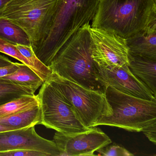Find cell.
Listing matches in <instances>:
<instances>
[{
    "mask_svg": "<svg viewBox=\"0 0 156 156\" xmlns=\"http://www.w3.org/2000/svg\"><path fill=\"white\" fill-rule=\"evenodd\" d=\"M41 111L40 104L9 116L0 118V124L11 130L22 129L41 125Z\"/></svg>",
    "mask_w": 156,
    "mask_h": 156,
    "instance_id": "obj_14",
    "label": "cell"
},
{
    "mask_svg": "<svg viewBox=\"0 0 156 156\" xmlns=\"http://www.w3.org/2000/svg\"><path fill=\"white\" fill-rule=\"evenodd\" d=\"M8 130H11V129L9 128L8 127L6 126L0 124V132L8 131Z\"/></svg>",
    "mask_w": 156,
    "mask_h": 156,
    "instance_id": "obj_27",
    "label": "cell"
},
{
    "mask_svg": "<svg viewBox=\"0 0 156 156\" xmlns=\"http://www.w3.org/2000/svg\"><path fill=\"white\" fill-rule=\"evenodd\" d=\"M13 63L7 57L0 55V68L9 66L13 64Z\"/></svg>",
    "mask_w": 156,
    "mask_h": 156,
    "instance_id": "obj_25",
    "label": "cell"
},
{
    "mask_svg": "<svg viewBox=\"0 0 156 156\" xmlns=\"http://www.w3.org/2000/svg\"><path fill=\"white\" fill-rule=\"evenodd\" d=\"M39 104L37 95L22 97L0 106V118L14 115Z\"/></svg>",
    "mask_w": 156,
    "mask_h": 156,
    "instance_id": "obj_18",
    "label": "cell"
},
{
    "mask_svg": "<svg viewBox=\"0 0 156 156\" xmlns=\"http://www.w3.org/2000/svg\"><path fill=\"white\" fill-rule=\"evenodd\" d=\"M128 60L131 73L147 86L156 98V60L129 53Z\"/></svg>",
    "mask_w": 156,
    "mask_h": 156,
    "instance_id": "obj_13",
    "label": "cell"
},
{
    "mask_svg": "<svg viewBox=\"0 0 156 156\" xmlns=\"http://www.w3.org/2000/svg\"><path fill=\"white\" fill-rule=\"evenodd\" d=\"M99 0H57L50 32L40 48L34 52L49 67L67 41L84 25L92 21Z\"/></svg>",
    "mask_w": 156,
    "mask_h": 156,
    "instance_id": "obj_3",
    "label": "cell"
},
{
    "mask_svg": "<svg viewBox=\"0 0 156 156\" xmlns=\"http://www.w3.org/2000/svg\"><path fill=\"white\" fill-rule=\"evenodd\" d=\"M34 95L28 87L0 79V106L25 96Z\"/></svg>",
    "mask_w": 156,
    "mask_h": 156,
    "instance_id": "obj_17",
    "label": "cell"
},
{
    "mask_svg": "<svg viewBox=\"0 0 156 156\" xmlns=\"http://www.w3.org/2000/svg\"><path fill=\"white\" fill-rule=\"evenodd\" d=\"M98 156H133L134 154L129 152L124 147L117 144L108 145L98 150Z\"/></svg>",
    "mask_w": 156,
    "mask_h": 156,
    "instance_id": "obj_21",
    "label": "cell"
},
{
    "mask_svg": "<svg viewBox=\"0 0 156 156\" xmlns=\"http://www.w3.org/2000/svg\"><path fill=\"white\" fill-rule=\"evenodd\" d=\"M91 25L80 28L61 48L49 68L54 73L87 89L105 93L91 56Z\"/></svg>",
    "mask_w": 156,
    "mask_h": 156,
    "instance_id": "obj_1",
    "label": "cell"
},
{
    "mask_svg": "<svg viewBox=\"0 0 156 156\" xmlns=\"http://www.w3.org/2000/svg\"><path fill=\"white\" fill-rule=\"evenodd\" d=\"M10 0H0V18H1L2 12L7 3Z\"/></svg>",
    "mask_w": 156,
    "mask_h": 156,
    "instance_id": "obj_26",
    "label": "cell"
},
{
    "mask_svg": "<svg viewBox=\"0 0 156 156\" xmlns=\"http://www.w3.org/2000/svg\"><path fill=\"white\" fill-rule=\"evenodd\" d=\"M0 156H49L46 153L29 149H17L0 152Z\"/></svg>",
    "mask_w": 156,
    "mask_h": 156,
    "instance_id": "obj_22",
    "label": "cell"
},
{
    "mask_svg": "<svg viewBox=\"0 0 156 156\" xmlns=\"http://www.w3.org/2000/svg\"><path fill=\"white\" fill-rule=\"evenodd\" d=\"M16 47L21 54L32 64L36 73L44 82L47 81L51 75V70L49 67L43 63L36 56L31 46L16 44Z\"/></svg>",
    "mask_w": 156,
    "mask_h": 156,
    "instance_id": "obj_19",
    "label": "cell"
},
{
    "mask_svg": "<svg viewBox=\"0 0 156 156\" xmlns=\"http://www.w3.org/2000/svg\"><path fill=\"white\" fill-rule=\"evenodd\" d=\"M0 52L3 53L19 60L22 63L30 66L35 72L32 64L21 54L15 44L10 43L1 38H0Z\"/></svg>",
    "mask_w": 156,
    "mask_h": 156,
    "instance_id": "obj_20",
    "label": "cell"
},
{
    "mask_svg": "<svg viewBox=\"0 0 156 156\" xmlns=\"http://www.w3.org/2000/svg\"><path fill=\"white\" fill-rule=\"evenodd\" d=\"M0 79L10 83L26 87L35 91L44 83L43 79L30 66L19 63V68L12 73Z\"/></svg>",
    "mask_w": 156,
    "mask_h": 156,
    "instance_id": "obj_15",
    "label": "cell"
},
{
    "mask_svg": "<svg viewBox=\"0 0 156 156\" xmlns=\"http://www.w3.org/2000/svg\"><path fill=\"white\" fill-rule=\"evenodd\" d=\"M53 140L60 151V156H95L94 153L112 143L109 137L99 128L83 132H55Z\"/></svg>",
    "mask_w": 156,
    "mask_h": 156,
    "instance_id": "obj_9",
    "label": "cell"
},
{
    "mask_svg": "<svg viewBox=\"0 0 156 156\" xmlns=\"http://www.w3.org/2000/svg\"><path fill=\"white\" fill-rule=\"evenodd\" d=\"M96 67L99 80L106 87L110 85L129 95L147 100H156L147 86L131 73L129 65L105 68L96 64Z\"/></svg>",
    "mask_w": 156,
    "mask_h": 156,
    "instance_id": "obj_11",
    "label": "cell"
},
{
    "mask_svg": "<svg viewBox=\"0 0 156 156\" xmlns=\"http://www.w3.org/2000/svg\"><path fill=\"white\" fill-rule=\"evenodd\" d=\"M47 80L58 89L87 128L96 127L101 119L111 115L112 109L105 93L87 89L54 73Z\"/></svg>",
    "mask_w": 156,
    "mask_h": 156,
    "instance_id": "obj_6",
    "label": "cell"
},
{
    "mask_svg": "<svg viewBox=\"0 0 156 156\" xmlns=\"http://www.w3.org/2000/svg\"><path fill=\"white\" fill-rule=\"evenodd\" d=\"M112 109L108 116L96 125L111 126L131 132H140L156 122V100H149L124 94L108 85L105 92Z\"/></svg>",
    "mask_w": 156,
    "mask_h": 156,
    "instance_id": "obj_4",
    "label": "cell"
},
{
    "mask_svg": "<svg viewBox=\"0 0 156 156\" xmlns=\"http://www.w3.org/2000/svg\"><path fill=\"white\" fill-rule=\"evenodd\" d=\"M19 63L13 62V64L9 66L0 68V77L12 73L19 68Z\"/></svg>",
    "mask_w": 156,
    "mask_h": 156,
    "instance_id": "obj_24",
    "label": "cell"
},
{
    "mask_svg": "<svg viewBox=\"0 0 156 156\" xmlns=\"http://www.w3.org/2000/svg\"><path fill=\"white\" fill-rule=\"evenodd\" d=\"M91 56L100 67L110 68L129 65V50L126 39L106 30L90 29Z\"/></svg>",
    "mask_w": 156,
    "mask_h": 156,
    "instance_id": "obj_8",
    "label": "cell"
},
{
    "mask_svg": "<svg viewBox=\"0 0 156 156\" xmlns=\"http://www.w3.org/2000/svg\"><path fill=\"white\" fill-rule=\"evenodd\" d=\"M0 38L15 45L31 46L27 33L16 23L2 17L0 18Z\"/></svg>",
    "mask_w": 156,
    "mask_h": 156,
    "instance_id": "obj_16",
    "label": "cell"
},
{
    "mask_svg": "<svg viewBox=\"0 0 156 156\" xmlns=\"http://www.w3.org/2000/svg\"><path fill=\"white\" fill-rule=\"evenodd\" d=\"M34 126L0 132V152L29 149L41 151L49 156H60L55 142L39 136Z\"/></svg>",
    "mask_w": 156,
    "mask_h": 156,
    "instance_id": "obj_10",
    "label": "cell"
},
{
    "mask_svg": "<svg viewBox=\"0 0 156 156\" xmlns=\"http://www.w3.org/2000/svg\"><path fill=\"white\" fill-rule=\"evenodd\" d=\"M57 0H10L2 17L21 27L28 34L34 52L50 32Z\"/></svg>",
    "mask_w": 156,
    "mask_h": 156,
    "instance_id": "obj_5",
    "label": "cell"
},
{
    "mask_svg": "<svg viewBox=\"0 0 156 156\" xmlns=\"http://www.w3.org/2000/svg\"><path fill=\"white\" fill-rule=\"evenodd\" d=\"M126 41L129 54L156 60V23Z\"/></svg>",
    "mask_w": 156,
    "mask_h": 156,
    "instance_id": "obj_12",
    "label": "cell"
},
{
    "mask_svg": "<svg viewBox=\"0 0 156 156\" xmlns=\"http://www.w3.org/2000/svg\"><path fill=\"white\" fill-rule=\"evenodd\" d=\"M156 23V0H99L92 28L127 39Z\"/></svg>",
    "mask_w": 156,
    "mask_h": 156,
    "instance_id": "obj_2",
    "label": "cell"
},
{
    "mask_svg": "<svg viewBox=\"0 0 156 156\" xmlns=\"http://www.w3.org/2000/svg\"><path fill=\"white\" fill-rule=\"evenodd\" d=\"M142 132L149 140L155 145L156 144V122L151 124L143 129Z\"/></svg>",
    "mask_w": 156,
    "mask_h": 156,
    "instance_id": "obj_23",
    "label": "cell"
},
{
    "mask_svg": "<svg viewBox=\"0 0 156 156\" xmlns=\"http://www.w3.org/2000/svg\"><path fill=\"white\" fill-rule=\"evenodd\" d=\"M37 95L41 111V125L63 133L83 132L89 129L79 121L71 106L48 80L42 85Z\"/></svg>",
    "mask_w": 156,
    "mask_h": 156,
    "instance_id": "obj_7",
    "label": "cell"
}]
</instances>
